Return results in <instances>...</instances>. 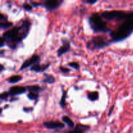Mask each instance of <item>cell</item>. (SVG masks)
Masks as SVG:
<instances>
[{"instance_id": "28", "label": "cell", "mask_w": 133, "mask_h": 133, "mask_svg": "<svg viewBox=\"0 0 133 133\" xmlns=\"http://www.w3.org/2000/svg\"><path fill=\"white\" fill-rule=\"evenodd\" d=\"M83 2L85 3L90 4V5H94L96 3H97L98 2V1H97V0H96V1H83Z\"/></svg>"}, {"instance_id": "16", "label": "cell", "mask_w": 133, "mask_h": 133, "mask_svg": "<svg viewBox=\"0 0 133 133\" xmlns=\"http://www.w3.org/2000/svg\"><path fill=\"white\" fill-rule=\"evenodd\" d=\"M66 97H67V91H66V90H64V89H62V97H61V100H60V102H59L60 106H61V107L62 108V109H64L65 107H66Z\"/></svg>"}, {"instance_id": "15", "label": "cell", "mask_w": 133, "mask_h": 133, "mask_svg": "<svg viewBox=\"0 0 133 133\" xmlns=\"http://www.w3.org/2000/svg\"><path fill=\"white\" fill-rule=\"evenodd\" d=\"M62 119L64 122V123H66L70 129H74L75 127V123L68 116H63L62 117Z\"/></svg>"}, {"instance_id": "24", "label": "cell", "mask_w": 133, "mask_h": 133, "mask_svg": "<svg viewBox=\"0 0 133 133\" xmlns=\"http://www.w3.org/2000/svg\"><path fill=\"white\" fill-rule=\"evenodd\" d=\"M59 70L62 74H68L69 72H70V70L68 68H65L64 66H61L59 67Z\"/></svg>"}, {"instance_id": "22", "label": "cell", "mask_w": 133, "mask_h": 133, "mask_svg": "<svg viewBox=\"0 0 133 133\" xmlns=\"http://www.w3.org/2000/svg\"><path fill=\"white\" fill-rule=\"evenodd\" d=\"M22 7H23V9H24L25 11H28V12L32 10V8H33L31 4L27 3H24L23 4V5H22Z\"/></svg>"}, {"instance_id": "30", "label": "cell", "mask_w": 133, "mask_h": 133, "mask_svg": "<svg viewBox=\"0 0 133 133\" xmlns=\"http://www.w3.org/2000/svg\"><path fill=\"white\" fill-rule=\"evenodd\" d=\"M5 45H6L5 40H4L2 37H1V44H0V47H1V48H3Z\"/></svg>"}, {"instance_id": "26", "label": "cell", "mask_w": 133, "mask_h": 133, "mask_svg": "<svg viewBox=\"0 0 133 133\" xmlns=\"http://www.w3.org/2000/svg\"><path fill=\"white\" fill-rule=\"evenodd\" d=\"M31 5L32 7H36V6H40L42 5V4L38 2H35V1H31Z\"/></svg>"}, {"instance_id": "9", "label": "cell", "mask_w": 133, "mask_h": 133, "mask_svg": "<svg viewBox=\"0 0 133 133\" xmlns=\"http://www.w3.org/2000/svg\"><path fill=\"white\" fill-rule=\"evenodd\" d=\"M43 125L48 129H62L65 127L64 123L59 121H48L43 123Z\"/></svg>"}, {"instance_id": "8", "label": "cell", "mask_w": 133, "mask_h": 133, "mask_svg": "<svg viewBox=\"0 0 133 133\" xmlns=\"http://www.w3.org/2000/svg\"><path fill=\"white\" fill-rule=\"evenodd\" d=\"M25 87H22V86H14L9 88L8 93L10 97H16V96L23 94L27 92Z\"/></svg>"}, {"instance_id": "17", "label": "cell", "mask_w": 133, "mask_h": 133, "mask_svg": "<svg viewBox=\"0 0 133 133\" xmlns=\"http://www.w3.org/2000/svg\"><path fill=\"white\" fill-rule=\"evenodd\" d=\"M26 87V89H27V90L29 92H40L42 91V88L40 87L39 85H37V84H36V85H30V86H27V87Z\"/></svg>"}, {"instance_id": "7", "label": "cell", "mask_w": 133, "mask_h": 133, "mask_svg": "<svg viewBox=\"0 0 133 133\" xmlns=\"http://www.w3.org/2000/svg\"><path fill=\"white\" fill-rule=\"evenodd\" d=\"M40 62V57L38 55H33L31 57H30L29 58H27V60L24 61L23 62V64L21 66L20 68H19V70H23L24 69L33 66V65L36 64L38 63V62Z\"/></svg>"}, {"instance_id": "3", "label": "cell", "mask_w": 133, "mask_h": 133, "mask_svg": "<svg viewBox=\"0 0 133 133\" xmlns=\"http://www.w3.org/2000/svg\"><path fill=\"white\" fill-rule=\"evenodd\" d=\"M90 27L95 33L98 32H109L112 30L107 27V23L102 18L101 15L97 12L92 13L88 18Z\"/></svg>"}, {"instance_id": "27", "label": "cell", "mask_w": 133, "mask_h": 133, "mask_svg": "<svg viewBox=\"0 0 133 133\" xmlns=\"http://www.w3.org/2000/svg\"><path fill=\"white\" fill-rule=\"evenodd\" d=\"M23 110L25 112H31L33 110V108L32 107H23Z\"/></svg>"}, {"instance_id": "2", "label": "cell", "mask_w": 133, "mask_h": 133, "mask_svg": "<svg viewBox=\"0 0 133 133\" xmlns=\"http://www.w3.org/2000/svg\"><path fill=\"white\" fill-rule=\"evenodd\" d=\"M133 33V16L122 22L118 27L110 32L112 43L119 42L127 39Z\"/></svg>"}, {"instance_id": "1", "label": "cell", "mask_w": 133, "mask_h": 133, "mask_svg": "<svg viewBox=\"0 0 133 133\" xmlns=\"http://www.w3.org/2000/svg\"><path fill=\"white\" fill-rule=\"evenodd\" d=\"M31 22L28 19H23L19 25L14 26L3 33L1 37L5 40L6 45L10 48L15 49L23 40L27 38L29 33Z\"/></svg>"}, {"instance_id": "12", "label": "cell", "mask_w": 133, "mask_h": 133, "mask_svg": "<svg viewBox=\"0 0 133 133\" xmlns=\"http://www.w3.org/2000/svg\"><path fill=\"white\" fill-rule=\"evenodd\" d=\"M51 66V63L43 64H40V62L33 65L30 68V70L34 71L35 73H42L44 72L46 70H48V68Z\"/></svg>"}, {"instance_id": "23", "label": "cell", "mask_w": 133, "mask_h": 133, "mask_svg": "<svg viewBox=\"0 0 133 133\" xmlns=\"http://www.w3.org/2000/svg\"><path fill=\"white\" fill-rule=\"evenodd\" d=\"M9 97H10V96H9V93H8V92H4L1 94L0 99H1V101H4V100H6Z\"/></svg>"}, {"instance_id": "14", "label": "cell", "mask_w": 133, "mask_h": 133, "mask_svg": "<svg viewBox=\"0 0 133 133\" xmlns=\"http://www.w3.org/2000/svg\"><path fill=\"white\" fill-rule=\"evenodd\" d=\"M99 92H97V91L92 92H88V94H87V98L91 101H97V100L99 99Z\"/></svg>"}, {"instance_id": "21", "label": "cell", "mask_w": 133, "mask_h": 133, "mask_svg": "<svg viewBox=\"0 0 133 133\" xmlns=\"http://www.w3.org/2000/svg\"><path fill=\"white\" fill-rule=\"evenodd\" d=\"M68 66L71 68H73L75 70H78L80 68V64L77 62H70L68 64Z\"/></svg>"}, {"instance_id": "6", "label": "cell", "mask_w": 133, "mask_h": 133, "mask_svg": "<svg viewBox=\"0 0 133 133\" xmlns=\"http://www.w3.org/2000/svg\"><path fill=\"white\" fill-rule=\"evenodd\" d=\"M63 2L62 0H48L43 3L42 6L48 11H53L58 9Z\"/></svg>"}, {"instance_id": "29", "label": "cell", "mask_w": 133, "mask_h": 133, "mask_svg": "<svg viewBox=\"0 0 133 133\" xmlns=\"http://www.w3.org/2000/svg\"><path fill=\"white\" fill-rule=\"evenodd\" d=\"M114 107H115V105H112V106H111V107H110V109H109V114H108V115H109V116H110V115H111V114H112V113L113 110H114Z\"/></svg>"}, {"instance_id": "4", "label": "cell", "mask_w": 133, "mask_h": 133, "mask_svg": "<svg viewBox=\"0 0 133 133\" xmlns=\"http://www.w3.org/2000/svg\"><path fill=\"white\" fill-rule=\"evenodd\" d=\"M101 16L103 19L108 21L123 22L133 16V10L124 11V10H107L101 12Z\"/></svg>"}, {"instance_id": "19", "label": "cell", "mask_w": 133, "mask_h": 133, "mask_svg": "<svg viewBox=\"0 0 133 133\" xmlns=\"http://www.w3.org/2000/svg\"><path fill=\"white\" fill-rule=\"evenodd\" d=\"M27 97L29 100L31 101H36L38 100L39 97V93L38 92H28L27 95Z\"/></svg>"}, {"instance_id": "18", "label": "cell", "mask_w": 133, "mask_h": 133, "mask_svg": "<svg viewBox=\"0 0 133 133\" xmlns=\"http://www.w3.org/2000/svg\"><path fill=\"white\" fill-rule=\"evenodd\" d=\"M22 79V77L21 76V75H16L10 77L7 79V81L8 83H10V84H14V83H18V82H19Z\"/></svg>"}, {"instance_id": "11", "label": "cell", "mask_w": 133, "mask_h": 133, "mask_svg": "<svg viewBox=\"0 0 133 133\" xmlns=\"http://www.w3.org/2000/svg\"><path fill=\"white\" fill-rule=\"evenodd\" d=\"M90 127L87 125L77 123L75 125V127L71 130L69 131L68 133H85L87 131H89Z\"/></svg>"}, {"instance_id": "33", "label": "cell", "mask_w": 133, "mask_h": 133, "mask_svg": "<svg viewBox=\"0 0 133 133\" xmlns=\"http://www.w3.org/2000/svg\"><path fill=\"white\" fill-rule=\"evenodd\" d=\"M3 53V50H1V56H2Z\"/></svg>"}, {"instance_id": "25", "label": "cell", "mask_w": 133, "mask_h": 133, "mask_svg": "<svg viewBox=\"0 0 133 133\" xmlns=\"http://www.w3.org/2000/svg\"><path fill=\"white\" fill-rule=\"evenodd\" d=\"M7 16L5 14H2L1 13L0 14V22H7Z\"/></svg>"}, {"instance_id": "32", "label": "cell", "mask_w": 133, "mask_h": 133, "mask_svg": "<svg viewBox=\"0 0 133 133\" xmlns=\"http://www.w3.org/2000/svg\"><path fill=\"white\" fill-rule=\"evenodd\" d=\"M16 100H18V98H17V97H12L10 98V99L9 100V101H10V102H13V101H16Z\"/></svg>"}, {"instance_id": "10", "label": "cell", "mask_w": 133, "mask_h": 133, "mask_svg": "<svg viewBox=\"0 0 133 133\" xmlns=\"http://www.w3.org/2000/svg\"><path fill=\"white\" fill-rule=\"evenodd\" d=\"M70 49H71V45L69 40L65 38L62 39V45L57 51V56L61 57L62 55L69 52Z\"/></svg>"}, {"instance_id": "31", "label": "cell", "mask_w": 133, "mask_h": 133, "mask_svg": "<svg viewBox=\"0 0 133 133\" xmlns=\"http://www.w3.org/2000/svg\"><path fill=\"white\" fill-rule=\"evenodd\" d=\"M5 70V67H4L3 65V64L0 65V73H2Z\"/></svg>"}, {"instance_id": "13", "label": "cell", "mask_w": 133, "mask_h": 133, "mask_svg": "<svg viewBox=\"0 0 133 133\" xmlns=\"http://www.w3.org/2000/svg\"><path fill=\"white\" fill-rule=\"evenodd\" d=\"M44 79L42 81V83L48 84H52L55 83L56 79L53 75H50V74H48L46 73H44Z\"/></svg>"}, {"instance_id": "20", "label": "cell", "mask_w": 133, "mask_h": 133, "mask_svg": "<svg viewBox=\"0 0 133 133\" xmlns=\"http://www.w3.org/2000/svg\"><path fill=\"white\" fill-rule=\"evenodd\" d=\"M13 27V23L10 22H0V28L1 29H7Z\"/></svg>"}, {"instance_id": "5", "label": "cell", "mask_w": 133, "mask_h": 133, "mask_svg": "<svg viewBox=\"0 0 133 133\" xmlns=\"http://www.w3.org/2000/svg\"><path fill=\"white\" fill-rule=\"evenodd\" d=\"M111 43L110 40H108L105 36H96L92 37L90 40L87 42V47L92 51L98 50L109 46Z\"/></svg>"}]
</instances>
